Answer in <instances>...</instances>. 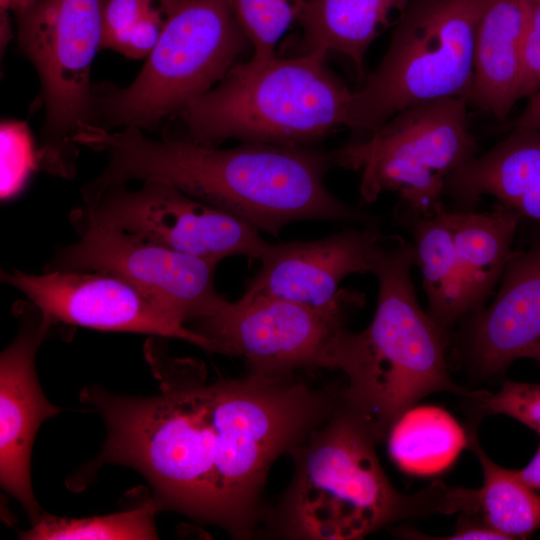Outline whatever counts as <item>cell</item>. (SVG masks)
I'll list each match as a JSON object with an SVG mask.
<instances>
[{"label": "cell", "instance_id": "obj_1", "mask_svg": "<svg viewBox=\"0 0 540 540\" xmlns=\"http://www.w3.org/2000/svg\"><path fill=\"white\" fill-rule=\"evenodd\" d=\"M145 354L160 392L113 401L108 460L141 473L159 511L251 538L266 517L270 467L334 413L339 392L295 373L209 381L199 360L170 358L156 344Z\"/></svg>", "mask_w": 540, "mask_h": 540}, {"label": "cell", "instance_id": "obj_2", "mask_svg": "<svg viewBox=\"0 0 540 540\" xmlns=\"http://www.w3.org/2000/svg\"><path fill=\"white\" fill-rule=\"evenodd\" d=\"M80 144L108 158L83 187L86 202L131 181L159 180L275 237L297 221L380 223L326 187L325 175L335 167L331 151L250 142L218 149L187 138L152 139L135 127H90Z\"/></svg>", "mask_w": 540, "mask_h": 540}, {"label": "cell", "instance_id": "obj_3", "mask_svg": "<svg viewBox=\"0 0 540 540\" xmlns=\"http://www.w3.org/2000/svg\"><path fill=\"white\" fill-rule=\"evenodd\" d=\"M413 244L400 237L380 249L372 274L378 281L374 317L360 332L345 330L328 369L346 379L341 405L379 442L420 399L450 392L472 400L483 391H467L450 377L446 361L448 331L424 311L411 277Z\"/></svg>", "mask_w": 540, "mask_h": 540}, {"label": "cell", "instance_id": "obj_4", "mask_svg": "<svg viewBox=\"0 0 540 540\" xmlns=\"http://www.w3.org/2000/svg\"><path fill=\"white\" fill-rule=\"evenodd\" d=\"M376 443L340 402L290 452L292 481L265 517L272 533L299 540L360 539L399 520L460 511L459 488L437 482L413 495L399 492L379 462Z\"/></svg>", "mask_w": 540, "mask_h": 540}, {"label": "cell", "instance_id": "obj_5", "mask_svg": "<svg viewBox=\"0 0 540 540\" xmlns=\"http://www.w3.org/2000/svg\"><path fill=\"white\" fill-rule=\"evenodd\" d=\"M326 58L308 53L236 63L177 114L184 138L209 146L238 139L307 147L326 137L345 126L353 93Z\"/></svg>", "mask_w": 540, "mask_h": 540}, {"label": "cell", "instance_id": "obj_6", "mask_svg": "<svg viewBox=\"0 0 540 540\" xmlns=\"http://www.w3.org/2000/svg\"><path fill=\"white\" fill-rule=\"evenodd\" d=\"M249 41L233 0H182L126 87H93L92 126L151 129L219 83Z\"/></svg>", "mask_w": 540, "mask_h": 540}, {"label": "cell", "instance_id": "obj_7", "mask_svg": "<svg viewBox=\"0 0 540 540\" xmlns=\"http://www.w3.org/2000/svg\"><path fill=\"white\" fill-rule=\"evenodd\" d=\"M489 0H428L411 10L365 84L352 93L345 126L364 137L422 103L469 99L478 25Z\"/></svg>", "mask_w": 540, "mask_h": 540}, {"label": "cell", "instance_id": "obj_8", "mask_svg": "<svg viewBox=\"0 0 540 540\" xmlns=\"http://www.w3.org/2000/svg\"><path fill=\"white\" fill-rule=\"evenodd\" d=\"M466 97L408 107L368 135L331 151L335 167L360 174L363 202L396 193L405 224L441 212L448 177L475 157Z\"/></svg>", "mask_w": 540, "mask_h": 540}, {"label": "cell", "instance_id": "obj_9", "mask_svg": "<svg viewBox=\"0 0 540 540\" xmlns=\"http://www.w3.org/2000/svg\"><path fill=\"white\" fill-rule=\"evenodd\" d=\"M105 1L36 0L15 14L19 49L41 83L38 163L53 174H74L77 138L92 124L91 68L102 49Z\"/></svg>", "mask_w": 540, "mask_h": 540}, {"label": "cell", "instance_id": "obj_10", "mask_svg": "<svg viewBox=\"0 0 540 540\" xmlns=\"http://www.w3.org/2000/svg\"><path fill=\"white\" fill-rule=\"evenodd\" d=\"M364 304V294L348 289L323 305L271 296L224 299L190 329L208 341V352L241 358L252 372L328 369L349 318Z\"/></svg>", "mask_w": 540, "mask_h": 540}, {"label": "cell", "instance_id": "obj_11", "mask_svg": "<svg viewBox=\"0 0 540 540\" xmlns=\"http://www.w3.org/2000/svg\"><path fill=\"white\" fill-rule=\"evenodd\" d=\"M70 218L79 239L58 248L44 271L117 275L153 297L186 326L212 313L224 300L214 283L217 263L73 213Z\"/></svg>", "mask_w": 540, "mask_h": 540}, {"label": "cell", "instance_id": "obj_12", "mask_svg": "<svg viewBox=\"0 0 540 540\" xmlns=\"http://www.w3.org/2000/svg\"><path fill=\"white\" fill-rule=\"evenodd\" d=\"M72 213L217 264L236 255L261 259L268 247L248 223L159 180L112 187Z\"/></svg>", "mask_w": 540, "mask_h": 540}, {"label": "cell", "instance_id": "obj_13", "mask_svg": "<svg viewBox=\"0 0 540 540\" xmlns=\"http://www.w3.org/2000/svg\"><path fill=\"white\" fill-rule=\"evenodd\" d=\"M2 281L25 294L41 314L43 328L64 323L91 329L176 338L209 351L208 341L179 322L164 306L131 282L98 271L20 270Z\"/></svg>", "mask_w": 540, "mask_h": 540}, {"label": "cell", "instance_id": "obj_14", "mask_svg": "<svg viewBox=\"0 0 540 540\" xmlns=\"http://www.w3.org/2000/svg\"><path fill=\"white\" fill-rule=\"evenodd\" d=\"M388 240L378 227L363 226L310 241L268 244L261 268L242 298L271 296L323 305L339 291L344 278L373 271Z\"/></svg>", "mask_w": 540, "mask_h": 540}, {"label": "cell", "instance_id": "obj_15", "mask_svg": "<svg viewBox=\"0 0 540 540\" xmlns=\"http://www.w3.org/2000/svg\"><path fill=\"white\" fill-rule=\"evenodd\" d=\"M46 333L39 310L29 303L17 336L0 358V482L32 524L42 515L30 480L32 444L41 423L61 411L47 400L36 375V351Z\"/></svg>", "mask_w": 540, "mask_h": 540}, {"label": "cell", "instance_id": "obj_16", "mask_svg": "<svg viewBox=\"0 0 540 540\" xmlns=\"http://www.w3.org/2000/svg\"><path fill=\"white\" fill-rule=\"evenodd\" d=\"M492 303L469 315L465 354L483 376L503 372L540 340V237L512 252Z\"/></svg>", "mask_w": 540, "mask_h": 540}, {"label": "cell", "instance_id": "obj_17", "mask_svg": "<svg viewBox=\"0 0 540 540\" xmlns=\"http://www.w3.org/2000/svg\"><path fill=\"white\" fill-rule=\"evenodd\" d=\"M448 193L464 210L482 196L495 197L520 216L540 222V130H516L447 179Z\"/></svg>", "mask_w": 540, "mask_h": 540}, {"label": "cell", "instance_id": "obj_18", "mask_svg": "<svg viewBox=\"0 0 540 540\" xmlns=\"http://www.w3.org/2000/svg\"><path fill=\"white\" fill-rule=\"evenodd\" d=\"M532 6L533 0H489L478 25L468 101L498 120L519 99L520 50Z\"/></svg>", "mask_w": 540, "mask_h": 540}, {"label": "cell", "instance_id": "obj_19", "mask_svg": "<svg viewBox=\"0 0 540 540\" xmlns=\"http://www.w3.org/2000/svg\"><path fill=\"white\" fill-rule=\"evenodd\" d=\"M445 216L452 233L468 317L484 307L500 282L521 216L499 201L487 212L446 210Z\"/></svg>", "mask_w": 540, "mask_h": 540}, {"label": "cell", "instance_id": "obj_20", "mask_svg": "<svg viewBox=\"0 0 540 540\" xmlns=\"http://www.w3.org/2000/svg\"><path fill=\"white\" fill-rule=\"evenodd\" d=\"M409 0H309L299 22L301 54L327 57L336 53L348 58L360 75L365 54L395 11Z\"/></svg>", "mask_w": 540, "mask_h": 540}, {"label": "cell", "instance_id": "obj_21", "mask_svg": "<svg viewBox=\"0 0 540 540\" xmlns=\"http://www.w3.org/2000/svg\"><path fill=\"white\" fill-rule=\"evenodd\" d=\"M415 218L405 223L413 237L415 265L422 275L428 314L443 329L467 317L452 233L445 216Z\"/></svg>", "mask_w": 540, "mask_h": 540}, {"label": "cell", "instance_id": "obj_22", "mask_svg": "<svg viewBox=\"0 0 540 540\" xmlns=\"http://www.w3.org/2000/svg\"><path fill=\"white\" fill-rule=\"evenodd\" d=\"M389 453L403 470L427 474L448 466L466 443L458 423L437 407H413L392 427Z\"/></svg>", "mask_w": 540, "mask_h": 540}, {"label": "cell", "instance_id": "obj_23", "mask_svg": "<svg viewBox=\"0 0 540 540\" xmlns=\"http://www.w3.org/2000/svg\"><path fill=\"white\" fill-rule=\"evenodd\" d=\"M468 446L483 471V485L476 490V512L481 521L507 539H526L540 529V495L518 478L515 470L493 462L470 434Z\"/></svg>", "mask_w": 540, "mask_h": 540}, {"label": "cell", "instance_id": "obj_24", "mask_svg": "<svg viewBox=\"0 0 540 540\" xmlns=\"http://www.w3.org/2000/svg\"><path fill=\"white\" fill-rule=\"evenodd\" d=\"M182 0H106L102 49L140 59L152 51Z\"/></svg>", "mask_w": 540, "mask_h": 540}, {"label": "cell", "instance_id": "obj_25", "mask_svg": "<svg viewBox=\"0 0 540 540\" xmlns=\"http://www.w3.org/2000/svg\"><path fill=\"white\" fill-rule=\"evenodd\" d=\"M158 507L149 498L129 511L89 518H64L42 513L33 527L20 534L28 540L156 539Z\"/></svg>", "mask_w": 540, "mask_h": 540}, {"label": "cell", "instance_id": "obj_26", "mask_svg": "<svg viewBox=\"0 0 540 540\" xmlns=\"http://www.w3.org/2000/svg\"><path fill=\"white\" fill-rule=\"evenodd\" d=\"M306 0H233L237 20L253 47L251 60L275 56V47L299 19Z\"/></svg>", "mask_w": 540, "mask_h": 540}, {"label": "cell", "instance_id": "obj_27", "mask_svg": "<svg viewBox=\"0 0 540 540\" xmlns=\"http://www.w3.org/2000/svg\"><path fill=\"white\" fill-rule=\"evenodd\" d=\"M483 414H503L540 434V383L505 381L501 389L475 399Z\"/></svg>", "mask_w": 540, "mask_h": 540}, {"label": "cell", "instance_id": "obj_28", "mask_svg": "<svg viewBox=\"0 0 540 540\" xmlns=\"http://www.w3.org/2000/svg\"><path fill=\"white\" fill-rule=\"evenodd\" d=\"M26 129L17 123H5L1 128L2 197L16 192L30 168L31 147Z\"/></svg>", "mask_w": 540, "mask_h": 540}, {"label": "cell", "instance_id": "obj_29", "mask_svg": "<svg viewBox=\"0 0 540 540\" xmlns=\"http://www.w3.org/2000/svg\"><path fill=\"white\" fill-rule=\"evenodd\" d=\"M540 88V0H533L530 20L520 50L518 98L533 96Z\"/></svg>", "mask_w": 540, "mask_h": 540}, {"label": "cell", "instance_id": "obj_30", "mask_svg": "<svg viewBox=\"0 0 540 540\" xmlns=\"http://www.w3.org/2000/svg\"><path fill=\"white\" fill-rule=\"evenodd\" d=\"M437 539H451V540H505L507 539L506 536L501 534L500 532L490 528L489 526L485 525L482 521L481 523H464L461 527L457 528V530L447 536V537H438Z\"/></svg>", "mask_w": 540, "mask_h": 540}, {"label": "cell", "instance_id": "obj_31", "mask_svg": "<svg viewBox=\"0 0 540 540\" xmlns=\"http://www.w3.org/2000/svg\"><path fill=\"white\" fill-rule=\"evenodd\" d=\"M516 130H540V88L515 122Z\"/></svg>", "mask_w": 540, "mask_h": 540}, {"label": "cell", "instance_id": "obj_32", "mask_svg": "<svg viewBox=\"0 0 540 540\" xmlns=\"http://www.w3.org/2000/svg\"><path fill=\"white\" fill-rule=\"evenodd\" d=\"M515 473L526 485L540 491V443L531 461Z\"/></svg>", "mask_w": 540, "mask_h": 540}, {"label": "cell", "instance_id": "obj_33", "mask_svg": "<svg viewBox=\"0 0 540 540\" xmlns=\"http://www.w3.org/2000/svg\"><path fill=\"white\" fill-rule=\"evenodd\" d=\"M36 0H0L1 12H13L17 14L28 9Z\"/></svg>", "mask_w": 540, "mask_h": 540}, {"label": "cell", "instance_id": "obj_34", "mask_svg": "<svg viewBox=\"0 0 540 540\" xmlns=\"http://www.w3.org/2000/svg\"><path fill=\"white\" fill-rule=\"evenodd\" d=\"M520 358H529L540 363V340L526 348Z\"/></svg>", "mask_w": 540, "mask_h": 540}]
</instances>
